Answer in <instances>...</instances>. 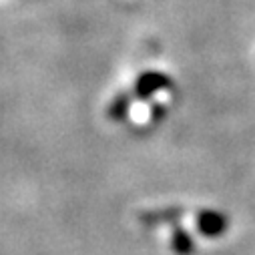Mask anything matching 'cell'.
<instances>
[{
    "mask_svg": "<svg viewBox=\"0 0 255 255\" xmlns=\"http://www.w3.org/2000/svg\"><path fill=\"white\" fill-rule=\"evenodd\" d=\"M169 85V79L165 77V75H161V73H145L139 81H137V95L141 97V99H147V97H151V95H155L157 91H161V89H165Z\"/></svg>",
    "mask_w": 255,
    "mask_h": 255,
    "instance_id": "cell-2",
    "label": "cell"
},
{
    "mask_svg": "<svg viewBox=\"0 0 255 255\" xmlns=\"http://www.w3.org/2000/svg\"><path fill=\"white\" fill-rule=\"evenodd\" d=\"M127 111H129V99H127L125 95H121V97H117V99L111 103V107H109V117L115 119V121H121V119L127 117Z\"/></svg>",
    "mask_w": 255,
    "mask_h": 255,
    "instance_id": "cell-4",
    "label": "cell"
},
{
    "mask_svg": "<svg viewBox=\"0 0 255 255\" xmlns=\"http://www.w3.org/2000/svg\"><path fill=\"white\" fill-rule=\"evenodd\" d=\"M197 227L205 237H219L227 229V219L217 211H203L197 217Z\"/></svg>",
    "mask_w": 255,
    "mask_h": 255,
    "instance_id": "cell-1",
    "label": "cell"
},
{
    "mask_svg": "<svg viewBox=\"0 0 255 255\" xmlns=\"http://www.w3.org/2000/svg\"><path fill=\"white\" fill-rule=\"evenodd\" d=\"M173 249L179 255H187V253L193 251V241H191V237L183 229H175V233H173Z\"/></svg>",
    "mask_w": 255,
    "mask_h": 255,
    "instance_id": "cell-3",
    "label": "cell"
}]
</instances>
